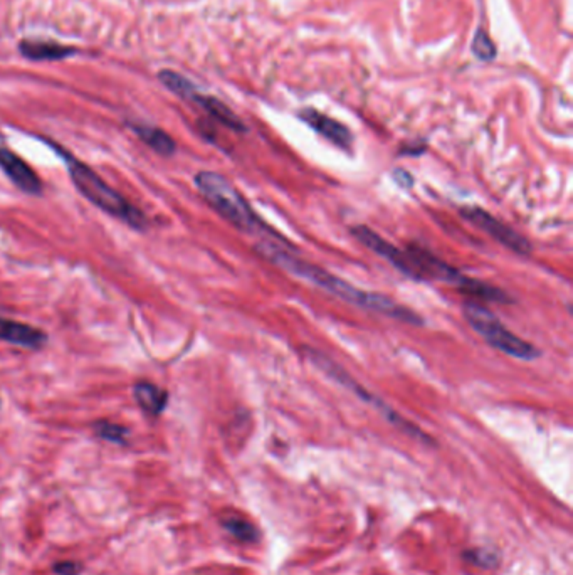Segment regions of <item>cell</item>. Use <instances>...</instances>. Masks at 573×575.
I'll list each match as a JSON object with an SVG mask.
<instances>
[{
  "instance_id": "6da1fadb",
  "label": "cell",
  "mask_w": 573,
  "mask_h": 575,
  "mask_svg": "<svg viewBox=\"0 0 573 575\" xmlns=\"http://www.w3.org/2000/svg\"><path fill=\"white\" fill-rule=\"evenodd\" d=\"M256 251L266 257V260L271 261L273 264H276L277 268L288 271L293 276L305 279V281L311 283V285L319 286L321 290L328 291V293H331L336 298L343 299V301L350 303V305L363 308V310L368 311H377V313H382L410 325H423L422 316L415 313L410 308L397 305L392 298L385 297V294L356 290L350 283L328 273L326 269L293 256L291 253L286 251L280 244L263 241V243L256 244Z\"/></svg>"
},
{
  "instance_id": "7a4b0ae2",
  "label": "cell",
  "mask_w": 573,
  "mask_h": 575,
  "mask_svg": "<svg viewBox=\"0 0 573 575\" xmlns=\"http://www.w3.org/2000/svg\"><path fill=\"white\" fill-rule=\"evenodd\" d=\"M195 187L212 209L235 229L247 232V234H269L276 237V232L266 226L263 219L257 218L252 207L242 197V194L224 175L215 172H198L195 175Z\"/></svg>"
},
{
  "instance_id": "3957f363",
  "label": "cell",
  "mask_w": 573,
  "mask_h": 575,
  "mask_svg": "<svg viewBox=\"0 0 573 575\" xmlns=\"http://www.w3.org/2000/svg\"><path fill=\"white\" fill-rule=\"evenodd\" d=\"M62 155H64L66 162H68L71 180H73L74 187L80 190L82 197L88 199L98 209L124 220L131 227L143 229L147 226L145 215L135 206H131L123 195H119L115 189H111L94 170H91L88 165L68 155L66 152H62Z\"/></svg>"
},
{
  "instance_id": "277c9868",
  "label": "cell",
  "mask_w": 573,
  "mask_h": 575,
  "mask_svg": "<svg viewBox=\"0 0 573 575\" xmlns=\"http://www.w3.org/2000/svg\"><path fill=\"white\" fill-rule=\"evenodd\" d=\"M464 318L471 325L474 330L479 333L483 339L491 345L493 348L500 350V352L506 353V355L518 358V360H535L542 355V352L537 347L528 343L526 340L520 339L509 332L503 323L500 322L496 315L491 310L479 305L476 301L464 303Z\"/></svg>"
},
{
  "instance_id": "5b68a950",
  "label": "cell",
  "mask_w": 573,
  "mask_h": 575,
  "mask_svg": "<svg viewBox=\"0 0 573 575\" xmlns=\"http://www.w3.org/2000/svg\"><path fill=\"white\" fill-rule=\"evenodd\" d=\"M305 352H306V355H308L310 360L313 362V364L317 365L318 369L321 370V372H325L328 377L333 378V381L338 382L340 385L347 387L348 390H351L353 394H356V397H360L362 401L370 404L373 409L379 411L380 414L384 416V418L387 419L390 424H393V426H396L397 429H400L402 432H405V434H409L410 437H415V439L422 441V443L434 444V441L430 439V437L427 436L426 432H422L417 426H414L410 420L402 418V416L398 414L397 411H393L387 402L382 401V399L377 397L375 394H370L368 390H365L363 387L360 385V383L356 382L355 378H353L351 375L347 372V370L342 369V367H340L338 364H335V362L331 360L330 357H326L325 353L319 352V350H314V348H305Z\"/></svg>"
},
{
  "instance_id": "8992f818",
  "label": "cell",
  "mask_w": 573,
  "mask_h": 575,
  "mask_svg": "<svg viewBox=\"0 0 573 575\" xmlns=\"http://www.w3.org/2000/svg\"><path fill=\"white\" fill-rule=\"evenodd\" d=\"M460 215L466 220H469L472 226H476L477 229H481V231H484L488 236H491L493 239L498 241L501 246L508 248L509 251L520 254V256H530L531 251H533L531 243L525 236H521L520 232H516L514 229L506 226L505 222H501L500 219L494 218V215L489 214L488 211H484L483 207H460Z\"/></svg>"
},
{
  "instance_id": "52a82bcc",
  "label": "cell",
  "mask_w": 573,
  "mask_h": 575,
  "mask_svg": "<svg viewBox=\"0 0 573 575\" xmlns=\"http://www.w3.org/2000/svg\"><path fill=\"white\" fill-rule=\"evenodd\" d=\"M350 232L356 241H360L363 246H367V248L370 249L372 253H375L377 256L384 257L389 264H392L397 271H400L405 278L417 281V274H415L414 261L412 257H410L409 249L397 248L396 244L389 243V241L384 239L379 232L373 231V229L368 226H353L350 229Z\"/></svg>"
},
{
  "instance_id": "ba28073f",
  "label": "cell",
  "mask_w": 573,
  "mask_h": 575,
  "mask_svg": "<svg viewBox=\"0 0 573 575\" xmlns=\"http://www.w3.org/2000/svg\"><path fill=\"white\" fill-rule=\"evenodd\" d=\"M0 169L10 178L14 185H17L26 194L39 195L43 192V183H41L34 170L22 158L12 153L6 147H0Z\"/></svg>"
},
{
  "instance_id": "9c48e42d",
  "label": "cell",
  "mask_w": 573,
  "mask_h": 575,
  "mask_svg": "<svg viewBox=\"0 0 573 575\" xmlns=\"http://www.w3.org/2000/svg\"><path fill=\"white\" fill-rule=\"evenodd\" d=\"M300 118L305 123H308L314 132H318L319 135L325 136L328 141L336 145L338 148H351L353 135L343 123L336 122V120L330 118V116L319 113V111L313 110V108H306V110L300 111Z\"/></svg>"
},
{
  "instance_id": "30bf717a",
  "label": "cell",
  "mask_w": 573,
  "mask_h": 575,
  "mask_svg": "<svg viewBox=\"0 0 573 575\" xmlns=\"http://www.w3.org/2000/svg\"><path fill=\"white\" fill-rule=\"evenodd\" d=\"M0 340L19 345L24 348H41L48 340L44 332L37 330L31 325L14 322V320L0 318Z\"/></svg>"
},
{
  "instance_id": "8fae6325",
  "label": "cell",
  "mask_w": 573,
  "mask_h": 575,
  "mask_svg": "<svg viewBox=\"0 0 573 575\" xmlns=\"http://www.w3.org/2000/svg\"><path fill=\"white\" fill-rule=\"evenodd\" d=\"M19 51L24 57L32 61H59L64 57L74 56L78 51L71 45H64L52 41H32L26 39L19 44Z\"/></svg>"
},
{
  "instance_id": "7c38bea8",
  "label": "cell",
  "mask_w": 573,
  "mask_h": 575,
  "mask_svg": "<svg viewBox=\"0 0 573 575\" xmlns=\"http://www.w3.org/2000/svg\"><path fill=\"white\" fill-rule=\"evenodd\" d=\"M190 101L197 103L201 105V108L209 113L212 118L217 120L219 123H222L224 127L231 128L234 132H247L246 125L239 120V116L231 110L229 106L224 105L222 101H219L217 98H212V96H202V94H195Z\"/></svg>"
},
{
  "instance_id": "4fadbf2b",
  "label": "cell",
  "mask_w": 573,
  "mask_h": 575,
  "mask_svg": "<svg viewBox=\"0 0 573 575\" xmlns=\"http://www.w3.org/2000/svg\"><path fill=\"white\" fill-rule=\"evenodd\" d=\"M133 392H135V399L138 402V406L147 414L159 416L167 407L168 394L164 389H160L159 385H155V383L138 382L135 385V389H133Z\"/></svg>"
},
{
  "instance_id": "5bb4252c",
  "label": "cell",
  "mask_w": 573,
  "mask_h": 575,
  "mask_svg": "<svg viewBox=\"0 0 573 575\" xmlns=\"http://www.w3.org/2000/svg\"><path fill=\"white\" fill-rule=\"evenodd\" d=\"M133 130L140 136L143 143H147L152 150H155L159 155H172L177 150L175 141L168 133L155 127H145V125H133Z\"/></svg>"
},
{
  "instance_id": "9a60e30c",
  "label": "cell",
  "mask_w": 573,
  "mask_h": 575,
  "mask_svg": "<svg viewBox=\"0 0 573 575\" xmlns=\"http://www.w3.org/2000/svg\"><path fill=\"white\" fill-rule=\"evenodd\" d=\"M222 527L226 528L227 532L231 533L234 539H238L239 541H244V544H254V541L259 540L261 533L257 528L247 520L240 518L238 515H227L222 518Z\"/></svg>"
},
{
  "instance_id": "2e32d148",
  "label": "cell",
  "mask_w": 573,
  "mask_h": 575,
  "mask_svg": "<svg viewBox=\"0 0 573 575\" xmlns=\"http://www.w3.org/2000/svg\"><path fill=\"white\" fill-rule=\"evenodd\" d=\"M159 78H160V81L164 83L170 91H172V93L178 94L180 98L192 99L194 96L197 94V90H195V86L192 85V83H190L187 78L182 76V74L175 73V71H170V69L160 71Z\"/></svg>"
},
{
  "instance_id": "e0dca14e",
  "label": "cell",
  "mask_w": 573,
  "mask_h": 575,
  "mask_svg": "<svg viewBox=\"0 0 573 575\" xmlns=\"http://www.w3.org/2000/svg\"><path fill=\"white\" fill-rule=\"evenodd\" d=\"M94 432H96L98 437H101V439H105V441H110V443L126 444L128 429L123 426H118V424H115V423H106V420L96 423L94 424Z\"/></svg>"
},
{
  "instance_id": "ac0fdd59",
  "label": "cell",
  "mask_w": 573,
  "mask_h": 575,
  "mask_svg": "<svg viewBox=\"0 0 573 575\" xmlns=\"http://www.w3.org/2000/svg\"><path fill=\"white\" fill-rule=\"evenodd\" d=\"M472 52L476 54V57L483 61H491L496 56V45L491 41V37L486 34L484 31H477L474 36V41H472Z\"/></svg>"
},
{
  "instance_id": "d6986e66",
  "label": "cell",
  "mask_w": 573,
  "mask_h": 575,
  "mask_svg": "<svg viewBox=\"0 0 573 575\" xmlns=\"http://www.w3.org/2000/svg\"><path fill=\"white\" fill-rule=\"evenodd\" d=\"M52 570L57 575H80L82 572V565L74 560H61L52 565Z\"/></svg>"
},
{
  "instance_id": "ffe728a7",
  "label": "cell",
  "mask_w": 573,
  "mask_h": 575,
  "mask_svg": "<svg viewBox=\"0 0 573 575\" xmlns=\"http://www.w3.org/2000/svg\"><path fill=\"white\" fill-rule=\"evenodd\" d=\"M464 558H467V560H471L472 564H476V565H483V567L494 565L493 555L491 553L484 552V550H474V552L464 553Z\"/></svg>"
}]
</instances>
